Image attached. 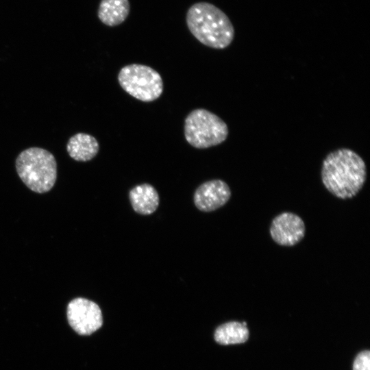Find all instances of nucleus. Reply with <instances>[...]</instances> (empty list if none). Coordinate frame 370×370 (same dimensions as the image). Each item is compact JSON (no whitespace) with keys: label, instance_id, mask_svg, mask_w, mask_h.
Instances as JSON below:
<instances>
[{"label":"nucleus","instance_id":"obj_1","mask_svg":"<svg viewBox=\"0 0 370 370\" xmlns=\"http://www.w3.org/2000/svg\"><path fill=\"white\" fill-rule=\"evenodd\" d=\"M322 182L334 196L347 199L355 197L363 187L367 167L354 151L340 148L329 153L322 163Z\"/></svg>","mask_w":370,"mask_h":370},{"label":"nucleus","instance_id":"obj_3","mask_svg":"<svg viewBox=\"0 0 370 370\" xmlns=\"http://www.w3.org/2000/svg\"><path fill=\"white\" fill-rule=\"evenodd\" d=\"M16 169L23 182L37 193L49 191L56 181V158L40 147H29L21 151L16 160Z\"/></svg>","mask_w":370,"mask_h":370},{"label":"nucleus","instance_id":"obj_2","mask_svg":"<svg viewBox=\"0 0 370 370\" xmlns=\"http://www.w3.org/2000/svg\"><path fill=\"white\" fill-rule=\"evenodd\" d=\"M190 33L203 45L217 49L227 47L233 41L234 28L228 16L208 2H197L188 10L186 16Z\"/></svg>","mask_w":370,"mask_h":370},{"label":"nucleus","instance_id":"obj_7","mask_svg":"<svg viewBox=\"0 0 370 370\" xmlns=\"http://www.w3.org/2000/svg\"><path fill=\"white\" fill-rule=\"evenodd\" d=\"M306 227L302 219L297 214L284 212L273 218L269 233L271 238L278 245L291 247L299 243L304 237Z\"/></svg>","mask_w":370,"mask_h":370},{"label":"nucleus","instance_id":"obj_10","mask_svg":"<svg viewBox=\"0 0 370 370\" xmlns=\"http://www.w3.org/2000/svg\"><path fill=\"white\" fill-rule=\"evenodd\" d=\"M99 145L90 134L77 133L72 136L66 145L69 156L76 161L87 162L98 153Z\"/></svg>","mask_w":370,"mask_h":370},{"label":"nucleus","instance_id":"obj_13","mask_svg":"<svg viewBox=\"0 0 370 370\" xmlns=\"http://www.w3.org/2000/svg\"><path fill=\"white\" fill-rule=\"evenodd\" d=\"M353 370H370V352L365 350L360 352L355 358Z\"/></svg>","mask_w":370,"mask_h":370},{"label":"nucleus","instance_id":"obj_4","mask_svg":"<svg viewBox=\"0 0 370 370\" xmlns=\"http://www.w3.org/2000/svg\"><path fill=\"white\" fill-rule=\"evenodd\" d=\"M184 130L186 141L197 149L218 145L226 140L229 133L224 121L204 108L195 109L187 115Z\"/></svg>","mask_w":370,"mask_h":370},{"label":"nucleus","instance_id":"obj_8","mask_svg":"<svg viewBox=\"0 0 370 370\" xmlns=\"http://www.w3.org/2000/svg\"><path fill=\"white\" fill-rule=\"evenodd\" d=\"M231 197L227 184L221 180H212L201 184L194 193L195 206L203 212H212L224 206Z\"/></svg>","mask_w":370,"mask_h":370},{"label":"nucleus","instance_id":"obj_5","mask_svg":"<svg viewBox=\"0 0 370 370\" xmlns=\"http://www.w3.org/2000/svg\"><path fill=\"white\" fill-rule=\"evenodd\" d=\"M121 88L133 97L145 102L156 100L163 92V81L158 71L140 64L123 66L118 74Z\"/></svg>","mask_w":370,"mask_h":370},{"label":"nucleus","instance_id":"obj_11","mask_svg":"<svg viewBox=\"0 0 370 370\" xmlns=\"http://www.w3.org/2000/svg\"><path fill=\"white\" fill-rule=\"evenodd\" d=\"M128 0H101L97 10L99 19L106 25L115 27L123 23L129 15Z\"/></svg>","mask_w":370,"mask_h":370},{"label":"nucleus","instance_id":"obj_6","mask_svg":"<svg viewBox=\"0 0 370 370\" xmlns=\"http://www.w3.org/2000/svg\"><path fill=\"white\" fill-rule=\"evenodd\" d=\"M66 314L69 325L79 335H90L103 324L101 308L86 298L71 300L67 306Z\"/></svg>","mask_w":370,"mask_h":370},{"label":"nucleus","instance_id":"obj_9","mask_svg":"<svg viewBox=\"0 0 370 370\" xmlns=\"http://www.w3.org/2000/svg\"><path fill=\"white\" fill-rule=\"evenodd\" d=\"M129 198L134 210L143 215H149L154 212L160 202L157 190L147 183L137 185L132 188Z\"/></svg>","mask_w":370,"mask_h":370},{"label":"nucleus","instance_id":"obj_12","mask_svg":"<svg viewBox=\"0 0 370 370\" xmlns=\"http://www.w3.org/2000/svg\"><path fill=\"white\" fill-rule=\"evenodd\" d=\"M214 338L217 343L223 345L242 343L247 341L249 330L242 323L230 321L216 329Z\"/></svg>","mask_w":370,"mask_h":370}]
</instances>
